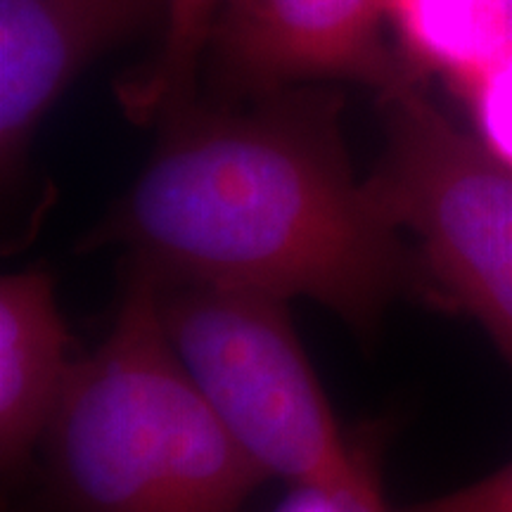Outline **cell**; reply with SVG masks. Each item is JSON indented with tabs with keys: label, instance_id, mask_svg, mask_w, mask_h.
<instances>
[{
	"label": "cell",
	"instance_id": "6da1fadb",
	"mask_svg": "<svg viewBox=\"0 0 512 512\" xmlns=\"http://www.w3.org/2000/svg\"><path fill=\"white\" fill-rule=\"evenodd\" d=\"M164 124L95 242H121L159 283L306 297L373 337L411 283V256L351 171L339 91L311 83L249 110L190 105Z\"/></svg>",
	"mask_w": 512,
	"mask_h": 512
},
{
	"label": "cell",
	"instance_id": "277c9868",
	"mask_svg": "<svg viewBox=\"0 0 512 512\" xmlns=\"http://www.w3.org/2000/svg\"><path fill=\"white\" fill-rule=\"evenodd\" d=\"M380 98L387 145L366 188L512 366V169L453 126L418 81Z\"/></svg>",
	"mask_w": 512,
	"mask_h": 512
},
{
	"label": "cell",
	"instance_id": "9c48e42d",
	"mask_svg": "<svg viewBox=\"0 0 512 512\" xmlns=\"http://www.w3.org/2000/svg\"><path fill=\"white\" fill-rule=\"evenodd\" d=\"M226 0H164L162 48L143 74L119 88L124 112L140 124L169 121L195 105V76Z\"/></svg>",
	"mask_w": 512,
	"mask_h": 512
},
{
	"label": "cell",
	"instance_id": "ba28073f",
	"mask_svg": "<svg viewBox=\"0 0 512 512\" xmlns=\"http://www.w3.org/2000/svg\"><path fill=\"white\" fill-rule=\"evenodd\" d=\"M387 27L415 76L460 91L505 55V0H387Z\"/></svg>",
	"mask_w": 512,
	"mask_h": 512
},
{
	"label": "cell",
	"instance_id": "7a4b0ae2",
	"mask_svg": "<svg viewBox=\"0 0 512 512\" xmlns=\"http://www.w3.org/2000/svg\"><path fill=\"white\" fill-rule=\"evenodd\" d=\"M159 292L133 264L110 332L76 361L43 439L57 512H242L266 479L183 370Z\"/></svg>",
	"mask_w": 512,
	"mask_h": 512
},
{
	"label": "cell",
	"instance_id": "30bf717a",
	"mask_svg": "<svg viewBox=\"0 0 512 512\" xmlns=\"http://www.w3.org/2000/svg\"><path fill=\"white\" fill-rule=\"evenodd\" d=\"M470 107L477 140L489 155L512 169V57H503L482 76L460 88Z\"/></svg>",
	"mask_w": 512,
	"mask_h": 512
},
{
	"label": "cell",
	"instance_id": "8fae6325",
	"mask_svg": "<svg viewBox=\"0 0 512 512\" xmlns=\"http://www.w3.org/2000/svg\"><path fill=\"white\" fill-rule=\"evenodd\" d=\"M268 512H389L384 505L377 472L366 465L344 482L292 484Z\"/></svg>",
	"mask_w": 512,
	"mask_h": 512
},
{
	"label": "cell",
	"instance_id": "3957f363",
	"mask_svg": "<svg viewBox=\"0 0 512 512\" xmlns=\"http://www.w3.org/2000/svg\"><path fill=\"white\" fill-rule=\"evenodd\" d=\"M178 361L264 477L344 482L370 460L347 444L283 299L204 283H159Z\"/></svg>",
	"mask_w": 512,
	"mask_h": 512
},
{
	"label": "cell",
	"instance_id": "7c38bea8",
	"mask_svg": "<svg viewBox=\"0 0 512 512\" xmlns=\"http://www.w3.org/2000/svg\"><path fill=\"white\" fill-rule=\"evenodd\" d=\"M403 512H512V463L477 484Z\"/></svg>",
	"mask_w": 512,
	"mask_h": 512
},
{
	"label": "cell",
	"instance_id": "8992f818",
	"mask_svg": "<svg viewBox=\"0 0 512 512\" xmlns=\"http://www.w3.org/2000/svg\"><path fill=\"white\" fill-rule=\"evenodd\" d=\"M162 12L164 0H0V169L22 174L38 126L81 69Z\"/></svg>",
	"mask_w": 512,
	"mask_h": 512
},
{
	"label": "cell",
	"instance_id": "4fadbf2b",
	"mask_svg": "<svg viewBox=\"0 0 512 512\" xmlns=\"http://www.w3.org/2000/svg\"><path fill=\"white\" fill-rule=\"evenodd\" d=\"M505 55L503 57H512V0H505Z\"/></svg>",
	"mask_w": 512,
	"mask_h": 512
},
{
	"label": "cell",
	"instance_id": "52a82bcc",
	"mask_svg": "<svg viewBox=\"0 0 512 512\" xmlns=\"http://www.w3.org/2000/svg\"><path fill=\"white\" fill-rule=\"evenodd\" d=\"M46 271L0 280V458L22 472L53 425L76 361Z\"/></svg>",
	"mask_w": 512,
	"mask_h": 512
},
{
	"label": "cell",
	"instance_id": "5b68a950",
	"mask_svg": "<svg viewBox=\"0 0 512 512\" xmlns=\"http://www.w3.org/2000/svg\"><path fill=\"white\" fill-rule=\"evenodd\" d=\"M387 0H226L209 38L223 93L261 98L323 81L380 95L418 81L384 41Z\"/></svg>",
	"mask_w": 512,
	"mask_h": 512
}]
</instances>
